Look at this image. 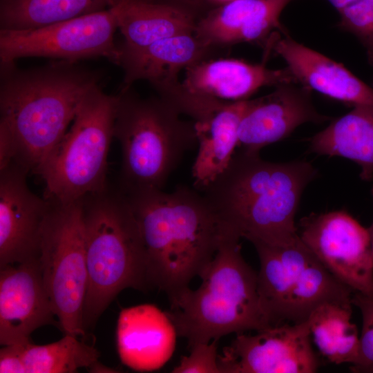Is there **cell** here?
Segmentation results:
<instances>
[{
	"instance_id": "obj_1",
	"label": "cell",
	"mask_w": 373,
	"mask_h": 373,
	"mask_svg": "<svg viewBox=\"0 0 373 373\" xmlns=\"http://www.w3.org/2000/svg\"><path fill=\"white\" fill-rule=\"evenodd\" d=\"M75 63L1 64L0 166L14 162L35 173L64 137L86 94L100 86L96 71Z\"/></svg>"
},
{
	"instance_id": "obj_2",
	"label": "cell",
	"mask_w": 373,
	"mask_h": 373,
	"mask_svg": "<svg viewBox=\"0 0 373 373\" xmlns=\"http://www.w3.org/2000/svg\"><path fill=\"white\" fill-rule=\"evenodd\" d=\"M316 175L309 162H272L240 149L202 191L224 229L252 244L285 245L298 238L295 216Z\"/></svg>"
},
{
	"instance_id": "obj_3",
	"label": "cell",
	"mask_w": 373,
	"mask_h": 373,
	"mask_svg": "<svg viewBox=\"0 0 373 373\" xmlns=\"http://www.w3.org/2000/svg\"><path fill=\"white\" fill-rule=\"evenodd\" d=\"M124 193L143 240L151 287L171 301L204 274L224 229L204 195L189 186Z\"/></svg>"
},
{
	"instance_id": "obj_4",
	"label": "cell",
	"mask_w": 373,
	"mask_h": 373,
	"mask_svg": "<svg viewBox=\"0 0 373 373\" xmlns=\"http://www.w3.org/2000/svg\"><path fill=\"white\" fill-rule=\"evenodd\" d=\"M87 289L85 331L124 289L151 287L139 226L126 193L107 187L83 198Z\"/></svg>"
},
{
	"instance_id": "obj_5",
	"label": "cell",
	"mask_w": 373,
	"mask_h": 373,
	"mask_svg": "<svg viewBox=\"0 0 373 373\" xmlns=\"http://www.w3.org/2000/svg\"><path fill=\"white\" fill-rule=\"evenodd\" d=\"M240 240L224 230L200 287H189L170 301L166 312L189 347L271 326L260 299L258 273L243 258Z\"/></svg>"
},
{
	"instance_id": "obj_6",
	"label": "cell",
	"mask_w": 373,
	"mask_h": 373,
	"mask_svg": "<svg viewBox=\"0 0 373 373\" xmlns=\"http://www.w3.org/2000/svg\"><path fill=\"white\" fill-rule=\"evenodd\" d=\"M114 137L120 144L119 187L124 192L162 189L184 155L198 144L194 122L160 97L142 98L122 88Z\"/></svg>"
},
{
	"instance_id": "obj_7",
	"label": "cell",
	"mask_w": 373,
	"mask_h": 373,
	"mask_svg": "<svg viewBox=\"0 0 373 373\" xmlns=\"http://www.w3.org/2000/svg\"><path fill=\"white\" fill-rule=\"evenodd\" d=\"M117 104V95L100 86L86 94L69 131L35 171L44 182L46 199L69 203L107 187Z\"/></svg>"
},
{
	"instance_id": "obj_8",
	"label": "cell",
	"mask_w": 373,
	"mask_h": 373,
	"mask_svg": "<svg viewBox=\"0 0 373 373\" xmlns=\"http://www.w3.org/2000/svg\"><path fill=\"white\" fill-rule=\"evenodd\" d=\"M260 260L258 288L271 326L305 322L320 305L352 302L353 290L334 276L300 240L253 243Z\"/></svg>"
},
{
	"instance_id": "obj_9",
	"label": "cell",
	"mask_w": 373,
	"mask_h": 373,
	"mask_svg": "<svg viewBox=\"0 0 373 373\" xmlns=\"http://www.w3.org/2000/svg\"><path fill=\"white\" fill-rule=\"evenodd\" d=\"M50 202L39 254L44 283L59 328L64 334L84 336L87 269L83 198L69 203Z\"/></svg>"
},
{
	"instance_id": "obj_10",
	"label": "cell",
	"mask_w": 373,
	"mask_h": 373,
	"mask_svg": "<svg viewBox=\"0 0 373 373\" xmlns=\"http://www.w3.org/2000/svg\"><path fill=\"white\" fill-rule=\"evenodd\" d=\"M117 28L115 7L35 28L1 29V64L30 57L68 62L104 57L117 64L119 48L114 39Z\"/></svg>"
},
{
	"instance_id": "obj_11",
	"label": "cell",
	"mask_w": 373,
	"mask_h": 373,
	"mask_svg": "<svg viewBox=\"0 0 373 373\" xmlns=\"http://www.w3.org/2000/svg\"><path fill=\"white\" fill-rule=\"evenodd\" d=\"M298 234L338 280L354 292L373 295V259L368 228L340 210L312 213L302 218Z\"/></svg>"
},
{
	"instance_id": "obj_12",
	"label": "cell",
	"mask_w": 373,
	"mask_h": 373,
	"mask_svg": "<svg viewBox=\"0 0 373 373\" xmlns=\"http://www.w3.org/2000/svg\"><path fill=\"white\" fill-rule=\"evenodd\" d=\"M237 334L218 356L220 373H314L319 361L307 321Z\"/></svg>"
},
{
	"instance_id": "obj_13",
	"label": "cell",
	"mask_w": 373,
	"mask_h": 373,
	"mask_svg": "<svg viewBox=\"0 0 373 373\" xmlns=\"http://www.w3.org/2000/svg\"><path fill=\"white\" fill-rule=\"evenodd\" d=\"M28 173L14 162L0 169V267L39 258L51 202L30 190Z\"/></svg>"
},
{
	"instance_id": "obj_14",
	"label": "cell",
	"mask_w": 373,
	"mask_h": 373,
	"mask_svg": "<svg viewBox=\"0 0 373 373\" xmlns=\"http://www.w3.org/2000/svg\"><path fill=\"white\" fill-rule=\"evenodd\" d=\"M39 258L0 267V344H24L31 334L55 325Z\"/></svg>"
},
{
	"instance_id": "obj_15",
	"label": "cell",
	"mask_w": 373,
	"mask_h": 373,
	"mask_svg": "<svg viewBox=\"0 0 373 373\" xmlns=\"http://www.w3.org/2000/svg\"><path fill=\"white\" fill-rule=\"evenodd\" d=\"M295 84L279 85L267 95L248 100L239 124L238 147L259 153L264 146L288 137L303 124L329 119L315 108L312 90Z\"/></svg>"
},
{
	"instance_id": "obj_16",
	"label": "cell",
	"mask_w": 373,
	"mask_h": 373,
	"mask_svg": "<svg viewBox=\"0 0 373 373\" xmlns=\"http://www.w3.org/2000/svg\"><path fill=\"white\" fill-rule=\"evenodd\" d=\"M274 33L266 48L287 63L298 84L348 105L373 108V86L343 64L301 44L288 35Z\"/></svg>"
},
{
	"instance_id": "obj_17",
	"label": "cell",
	"mask_w": 373,
	"mask_h": 373,
	"mask_svg": "<svg viewBox=\"0 0 373 373\" xmlns=\"http://www.w3.org/2000/svg\"><path fill=\"white\" fill-rule=\"evenodd\" d=\"M178 334L167 314L155 305L124 308L117 325V345L122 363L140 372L160 369L172 356Z\"/></svg>"
},
{
	"instance_id": "obj_18",
	"label": "cell",
	"mask_w": 373,
	"mask_h": 373,
	"mask_svg": "<svg viewBox=\"0 0 373 373\" xmlns=\"http://www.w3.org/2000/svg\"><path fill=\"white\" fill-rule=\"evenodd\" d=\"M292 0H231L210 10L200 18L195 34L220 49L242 43L266 44L280 30L285 7Z\"/></svg>"
},
{
	"instance_id": "obj_19",
	"label": "cell",
	"mask_w": 373,
	"mask_h": 373,
	"mask_svg": "<svg viewBox=\"0 0 373 373\" xmlns=\"http://www.w3.org/2000/svg\"><path fill=\"white\" fill-rule=\"evenodd\" d=\"M119 48L117 64L124 71L122 88L139 80L153 85L178 77L182 69L216 58L224 50L208 44L194 32L167 37L142 48Z\"/></svg>"
},
{
	"instance_id": "obj_20",
	"label": "cell",
	"mask_w": 373,
	"mask_h": 373,
	"mask_svg": "<svg viewBox=\"0 0 373 373\" xmlns=\"http://www.w3.org/2000/svg\"><path fill=\"white\" fill-rule=\"evenodd\" d=\"M185 71L182 84L189 90L229 102L249 99L262 87L298 84L287 68L270 69L265 62L251 64L236 59L213 58Z\"/></svg>"
},
{
	"instance_id": "obj_21",
	"label": "cell",
	"mask_w": 373,
	"mask_h": 373,
	"mask_svg": "<svg viewBox=\"0 0 373 373\" xmlns=\"http://www.w3.org/2000/svg\"><path fill=\"white\" fill-rule=\"evenodd\" d=\"M248 100L217 99L193 119L198 151L192 166L195 189L203 191L229 165L238 144V128Z\"/></svg>"
},
{
	"instance_id": "obj_22",
	"label": "cell",
	"mask_w": 373,
	"mask_h": 373,
	"mask_svg": "<svg viewBox=\"0 0 373 373\" xmlns=\"http://www.w3.org/2000/svg\"><path fill=\"white\" fill-rule=\"evenodd\" d=\"M120 48H142L161 39L193 32L198 19L180 7L155 0H126L115 7Z\"/></svg>"
},
{
	"instance_id": "obj_23",
	"label": "cell",
	"mask_w": 373,
	"mask_h": 373,
	"mask_svg": "<svg viewBox=\"0 0 373 373\" xmlns=\"http://www.w3.org/2000/svg\"><path fill=\"white\" fill-rule=\"evenodd\" d=\"M309 149L318 155L341 156L361 167L360 177H373V108L356 106L334 120L309 140Z\"/></svg>"
},
{
	"instance_id": "obj_24",
	"label": "cell",
	"mask_w": 373,
	"mask_h": 373,
	"mask_svg": "<svg viewBox=\"0 0 373 373\" xmlns=\"http://www.w3.org/2000/svg\"><path fill=\"white\" fill-rule=\"evenodd\" d=\"M352 302H333L316 308L307 319L310 336L329 362L354 364L358 356L360 336L351 322Z\"/></svg>"
},
{
	"instance_id": "obj_25",
	"label": "cell",
	"mask_w": 373,
	"mask_h": 373,
	"mask_svg": "<svg viewBox=\"0 0 373 373\" xmlns=\"http://www.w3.org/2000/svg\"><path fill=\"white\" fill-rule=\"evenodd\" d=\"M126 0H1V30L35 28L112 9Z\"/></svg>"
},
{
	"instance_id": "obj_26",
	"label": "cell",
	"mask_w": 373,
	"mask_h": 373,
	"mask_svg": "<svg viewBox=\"0 0 373 373\" xmlns=\"http://www.w3.org/2000/svg\"><path fill=\"white\" fill-rule=\"evenodd\" d=\"M22 352L26 373L76 372L82 367L94 368L99 356L95 347L70 334L47 345L22 344Z\"/></svg>"
},
{
	"instance_id": "obj_27",
	"label": "cell",
	"mask_w": 373,
	"mask_h": 373,
	"mask_svg": "<svg viewBox=\"0 0 373 373\" xmlns=\"http://www.w3.org/2000/svg\"><path fill=\"white\" fill-rule=\"evenodd\" d=\"M339 13L338 26L358 39L373 66V0H357Z\"/></svg>"
},
{
	"instance_id": "obj_28",
	"label": "cell",
	"mask_w": 373,
	"mask_h": 373,
	"mask_svg": "<svg viewBox=\"0 0 373 373\" xmlns=\"http://www.w3.org/2000/svg\"><path fill=\"white\" fill-rule=\"evenodd\" d=\"M352 303L361 312L362 329L358 356L350 370L354 373H373V295L354 292Z\"/></svg>"
},
{
	"instance_id": "obj_29",
	"label": "cell",
	"mask_w": 373,
	"mask_h": 373,
	"mask_svg": "<svg viewBox=\"0 0 373 373\" xmlns=\"http://www.w3.org/2000/svg\"><path fill=\"white\" fill-rule=\"evenodd\" d=\"M218 339L194 344L189 356H182L173 373H220L218 363Z\"/></svg>"
},
{
	"instance_id": "obj_30",
	"label": "cell",
	"mask_w": 373,
	"mask_h": 373,
	"mask_svg": "<svg viewBox=\"0 0 373 373\" xmlns=\"http://www.w3.org/2000/svg\"><path fill=\"white\" fill-rule=\"evenodd\" d=\"M1 373H26L22 344L3 345L0 350Z\"/></svg>"
},
{
	"instance_id": "obj_31",
	"label": "cell",
	"mask_w": 373,
	"mask_h": 373,
	"mask_svg": "<svg viewBox=\"0 0 373 373\" xmlns=\"http://www.w3.org/2000/svg\"><path fill=\"white\" fill-rule=\"evenodd\" d=\"M338 12L357 0H327Z\"/></svg>"
},
{
	"instance_id": "obj_32",
	"label": "cell",
	"mask_w": 373,
	"mask_h": 373,
	"mask_svg": "<svg viewBox=\"0 0 373 373\" xmlns=\"http://www.w3.org/2000/svg\"><path fill=\"white\" fill-rule=\"evenodd\" d=\"M371 193L373 198V188L371 191ZM368 230H369L370 236V243H371V249H372V259H373V222L370 227L368 228Z\"/></svg>"
},
{
	"instance_id": "obj_33",
	"label": "cell",
	"mask_w": 373,
	"mask_h": 373,
	"mask_svg": "<svg viewBox=\"0 0 373 373\" xmlns=\"http://www.w3.org/2000/svg\"><path fill=\"white\" fill-rule=\"evenodd\" d=\"M215 1H220V2H227V1H231V0H215Z\"/></svg>"
},
{
	"instance_id": "obj_34",
	"label": "cell",
	"mask_w": 373,
	"mask_h": 373,
	"mask_svg": "<svg viewBox=\"0 0 373 373\" xmlns=\"http://www.w3.org/2000/svg\"></svg>"
}]
</instances>
